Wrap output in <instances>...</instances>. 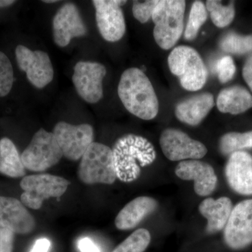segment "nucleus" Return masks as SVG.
<instances>
[{"instance_id":"nucleus-14","label":"nucleus","mask_w":252,"mask_h":252,"mask_svg":"<svg viewBox=\"0 0 252 252\" xmlns=\"http://www.w3.org/2000/svg\"><path fill=\"white\" fill-rule=\"evenodd\" d=\"M87 33V27L74 3H65L60 7L53 19V37L56 45L65 47L74 38Z\"/></svg>"},{"instance_id":"nucleus-24","label":"nucleus","mask_w":252,"mask_h":252,"mask_svg":"<svg viewBox=\"0 0 252 252\" xmlns=\"http://www.w3.org/2000/svg\"><path fill=\"white\" fill-rule=\"evenodd\" d=\"M206 8L210 13L212 23L217 27H226L234 19L235 11L233 1L228 5H223L220 1L208 0L207 1Z\"/></svg>"},{"instance_id":"nucleus-33","label":"nucleus","mask_w":252,"mask_h":252,"mask_svg":"<svg viewBox=\"0 0 252 252\" xmlns=\"http://www.w3.org/2000/svg\"><path fill=\"white\" fill-rule=\"evenodd\" d=\"M78 248L81 252H100L97 245L88 238L81 239L78 243Z\"/></svg>"},{"instance_id":"nucleus-21","label":"nucleus","mask_w":252,"mask_h":252,"mask_svg":"<svg viewBox=\"0 0 252 252\" xmlns=\"http://www.w3.org/2000/svg\"><path fill=\"white\" fill-rule=\"evenodd\" d=\"M219 111L224 114H242L252 107V95L241 86H232L223 89L217 99Z\"/></svg>"},{"instance_id":"nucleus-4","label":"nucleus","mask_w":252,"mask_h":252,"mask_svg":"<svg viewBox=\"0 0 252 252\" xmlns=\"http://www.w3.org/2000/svg\"><path fill=\"white\" fill-rule=\"evenodd\" d=\"M172 74L178 77L185 90L198 91L203 89L208 78V71L200 54L190 46H177L167 59Z\"/></svg>"},{"instance_id":"nucleus-12","label":"nucleus","mask_w":252,"mask_h":252,"mask_svg":"<svg viewBox=\"0 0 252 252\" xmlns=\"http://www.w3.org/2000/svg\"><path fill=\"white\" fill-rule=\"evenodd\" d=\"M223 239L228 248L243 250L252 243V199L237 204L224 229Z\"/></svg>"},{"instance_id":"nucleus-11","label":"nucleus","mask_w":252,"mask_h":252,"mask_svg":"<svg viewBox=\"0 0 252 252\" xmlns=\"http://www.w3.org/2000/svg\"><path fill=\"white\" fill-rule=\"evenodd\" d=\"M160 146L165 157L171 161L199 160L207 153V147L202 142L175 128L162 131Z\"/></svg>"},{"instance_id":"nucleus-10","label":"nucleus","mask_w":252,"mask_h":252,"mask_svg":"<svg viewBox=\"0 0 252 252\" xmlns=\"http://www.w3.org/2000/svg\"><path fill=\"white\" fill-rule=\"evenodd\" d=\"M107 69L98 63L80 61L74 66L72 77L77 94L88 103L95 104L103 97L104 78Z\"/></svg>"},{"instance_id":"nucleus-26","label":"nucleus","mask_w":252,"mask_h":252,"mask_svg":"<svg viewBox=\"0 0 252 252\" xmlns=\"http://www.w3.org/2000/svg\"><path fill=\"white\" fill-rule=\"evenodd\" d=\"M207 19V10L205 5L200 1H194L185 28V39L188 41L194 40L198 35L200 28L206 22Z\"/></svg>"},{"instance_id":"nucleus-7","label":"nucleus","mask_w":252,"mask_h":252,"mask_svg":"<svg viewBox=\"0 0 252 252\" xmlns=\"http://www.w3.org/2000/svg\"><path fill=\"white\" fill-rule=\"evenodd\" d=\"M70 182L63 177L39 174L27 176L21 180V202L25 206L39 210L44 200L51 198H59L67 190Z\"/></svg>"},{"instance_id":"nucleus-9","label":"nucleus","mask_w":252,"mask_h":252,"mask_svg":"<svg viewBox=\"0 0 252 252\" xmlns=\"http://www.w3.org/2000/svg\"><path fill=\"white\" fill-rule=\"evenodd\" d=\"M15 55L18 67L26 72L28 80L36 89H44L54 79V67L47 53L18 45Z\"/></svg>"},{"instance_id":"nucleus-19","label":"nucleus","mask_w":252,"mask_h":252,"mask_svg":"<svg viewBox=\"0 0 252 252\" xmlns=\"http://www.w3.org/2000/svg\"><path fill=\"white\" fill-rule=\"evenodd\" d=\"M158 203L155 199L149 196L137 197L131 200L119 212L115 219L117 229H133L141 222L153 213Z\"/></svg>"},{"instance_id":"nucleus-5","label":"nucleus","mask_w":252,"mask_h":252,"mask_svg":"<svg viewBox=\"0 0 252 252\" xmlns=\"http://www.w3.org/2000/svg\"><path fill=\"white\" fill-rule=\"evenodd\" d=\"M78 178L88 185H112L117 180L112 149L98 142L91 144L81 158Z\"/></svg>"},{"instance_id":"nucleus-16","label":"nucleus","mask_w":252,"mask_h":252,"mask_svg":"<svg viewBox=\"0 0 252 252\" xmlns=\"http://www.w3.org/2000/svg\"><path fill=\"white\" fill-rule=\"evenodd\" d=\"M35 220L22 202L10 197L0 196V228L12 230L15 234H29L35 228Z\"/></svg>"},{"instance_id":"nucleus-15","label":"nucleus","mask_w":252,"mask_h":252,"mask_svg":"<svg viewBox=\"0 0 252 252\" xmlns=\"http://www.w3.org/2000/svg\"><path fill=\"white\" fill-rule=\"evenodd\" d=\"M175 175L182 180L194 182V190L199 196L205 197L215 191L217 176L213 167L198 160L180 162L175 168Z\"/></svg>"},{"instance_id":"nucleus-30","label":"nucleus","mask_w":252,"mask_h":252,"mask_svg":"<svg viewBox=\"0 0 252 252\" xmlns=\"http://www.w3.org/2000/svg\"><path fill=\"white\" fill-rule=\"evenodd\" d=\"M216 72L219 80L222 84L231 80L236 72L233 59L229 56H225L219 60L216 64Z\"/></svg>"},{"instance_id":"nucleus-22","label":"nucleus","mask_w":252,"mask_h":252,"mask_svg":"<svg viewBox=\"0 0 252 252\" xmlns=\"http://www.w3.org/2000/svg\"><path fill=\"white\" fill-rule=\"evenodd\" d=\"M0 173L11 178L23 177L26 173L21 155L14 142L7 137L0 140Z\"/></svg>"},{"instance_id":"nucleus-32","label":"nucleus","mask_w":252,"mask_h":252,"mask_svg":"<svg viewBox=\"0 0 252 252\" xmlns=\"http://www.w3.org/2000/svg\"><path fill=\"white\" fill-rule=\"evenodd\" d=\"M243 76L245 82L252 91V54H250L244 64Z\"/></svg>"},{"instance_id":"nucleus-18","label":"nucleus","mask_w":252,"mask_h":252,"mask_svg":"<svg viewBox=\"0 0 252 252\" xmlns=\"http://www.w3.org/2000/svg\"><path fill=\"white\" fill-rule=\"evenodd\" d=\"M214 105V96L210 93L195 94L177 104L175 116L184 124L197 126L208 115Z\"/></svg>"},{"instance_id":"nucleus-6","label":"nucleus","mask_w":252,"mask_h":252,"mask_svg":"<svg viewBox=\"0 0 252 252\" xmlns=\"http://www.w3.org/2000/svg\"><path fill=\"white\" fill-rule=\"evenodd\" d=\"M63 157L53 132L39 129L33 135L27 148L21 154L26 169L32 172H44L57 165Z\"/></svg>"},{"instance_id":"nucleus-34","label":"nucleus","mask_w":252,"mask_h":252,"mask_svg":"<svg viewBox=\"0 0 252 252\" xmlns=\"http://www.w3.org/2000/svg\"><path fill=\"white\" fill-rule=\"evenodd\" d=\"M51 247V242L46 238L36 240L31 252H48Z\"/></svg>"},{"instance_id":"nucleus-27","label":"nucleus","mask_w":252,"mask_h":252,"mask_svg":"<svg viewBox=\"0 0 252 252\" xmlns=\"http://www.w3.org/2000/svg\"><path fill=\"white\" fill-rule=\"evenodd\" d=\"M151 242L148 230L139 228L122 242L112 252H144Z\"/></svg>"},{"instance_id":"nucleus-17","label":"nucleus","mask_w":252,"mask_h":252,"mask_svg":"<svg viewBox=\"0 0 252 252\" xmlns=\"http://www.w3.org/2000/svg\"><path fill=\"white\" fill-rule=\"evenodd\" d=\"M225 175L230 188L240 195H252V157L246 152L230 155Z\"/></svg>"},{"instance_id":"nucleus-23","label":"nucleus","mask_w":252,"mask_h":252,"mask_svg":"<svg viewBox=\"0 0 252 252\" xmlns=\"http://www.w3.org/2000/svg\"><path fill=\"white\" fill-rule=\"evenodd\" d=\"M220 150L223 155H231L244 149L252 148V131L243 132H228L220 137Z\"/></svg>"},{"instance_id":"nucleus-29","label":"nucleus","mask_w":252,"mask_h":252,"mask_svg":"<svg viewBox=\"0 0 252 252\" xmlns=\"http://www.w3.org/2000/svg\"><path fill=\"white\" fill-rule=\"evenodd\" d=\"M159 0H149V1H133L132 14L134 17L141 23L148 22L152 18L154 10L158 3Z\"/></svg>"},{"instance_id":"nucleus-1","label":"nucleus","mask_w":252,"mask_h":252,"mask_svg":"<svg viewBox=\"0 0 252 252\" xmlns=\"http://www.w3.org/2000/svg\"><path fill=\"white\" fill-rule=\"evenodd\" d=\"M118 94L125 108L139 119L152 120L158 115V99L152 83L142 69L129 68L123 72Z\"/></svg>"},{"instance_id":"nucleus-31","label":"nucleus","mask_w":252,"mask_h":252,"mask_svg":"<svg viewBox=\"0 0 252 252\" xmlns=\"http://www.w3.org/2000/svg\"><path fill=\"white\" fill-rule=\"evenodd\" d=\"M15 233L6 228H0V252H13Z\"/></svg>"},{"instance_id":"nucleus-8","label":"nucleus","mask_w":252,"mask_h":252,"mask_svg":"<svg viewBox=\"0 0 252 252\" xmlns=\"http://www.w3.org/2000/svg\"><path fill=\"white\" fill-rule=\"evenodd\" d=\"M52 132L63 157L72 161L81 160L86 150L94 142V127L87 124L72 125L67 122H59Z\"/></svg>"},{"instance_id":"nucleus-36","label":"nucleus","mask_w":252,"mask_h":252,"mask_svg":"<svg viewBox=\"0 0 252 252\" xmlns=\"http://www.w3.org/2000/svg\"><path fill=\"white\" fill-rule=\"evenodd\" d=\"M43 2L46 3V4H52V3H56L58 2L57 0H44L42 1Z\"/></svg>"},{"instance_id":"nucleus-35","label":"nucleus","mask_w":252,"mask_h":252,"mask_svg":"<svg viewBox=\"0 0 252 252\" xmlns=\"http://www.w3.org/2000/svg\"><path fill=\"white\" fill-rule=\"evenodd\" d=\"M16 2L14 0H0V8L7 7Z\"/></svg>"},{"instance_id":"nucleus-3","label":"nucleus","mask_w":252,"mask_h":252,"mask_svg":"<svg viewBox=\"0 0 252 252\" xmlns=\"http://www.w3.org/2000/svg\"><path fill=\"white\" fill-rule=\"evenodd\" d=\"M186 1L183 0H159L152 14L155 24L154 37L162 49H171L180 39L184 31Z\"/></svg>"},{"instance_id":"nucleus-20","label":"nucleus","mask_w":252,"mask_h":252,"mask_svg":"<svg viewBox=\"0 0 252 252\" xmlns=\"http://www.w3.org/2000/svg\"><path fill=\"white\" fill-rule=\"evenodd\" d=\"M199 212L207 220L206 231L215 234L224 229L233 210V203L228 197L207 198L199 205Z\"/></svg>"},{"instance_id":"nucleus-13","label":"nucleus","mask_w":252,"mask_h":252,"mask_svg":"<svg viewBox=\"0 0 252 252\" xmlns=\"http://www.w3.org/2000/svg\"><path fill=\"white\" fill-rule=\"evenodd\" d=\"M95 20L99 34L104 40L116 42L125 34L126 25L122 6L127 1L94 0Z\"/></svg>"},{"instance_id":"nucleus-2","label":"nucleus","mask_w":252,"mask_h":252,"mask_svg":"<svg viewBox=\"0 0 252 252\" xmlns=\"http://www.w3.org/2000/svg\"><path fill=\"white\" fill-rule=\"evenodd\" d=\"M112 149L117 179L124 183L137 180L142 169L157 158L153 144L145 137L135 134L122 136Z\"/></svg>"},{"instance_id":"nucleus-25","label":"nucleus","mask_w":252,"mask_h":252,"mask_svg":"<svg viewBox=\"0 0 252 252\" xmlns=\"http://www.w3.org/2000/svg\"><path fill=\"white\" fill-rule=\"evenodd\" d=\"M220 48L225 53L245 55L252 51V35H240L229 32L220 39Z\"/></svg>"},{"instance_id":"nucleus-28","label":"nucleus","mask_w":252,"mask_h":252,"mask_svg":"<svg viewBox=\"0 0 252 252\" xmlns=\"http://www.w3.org/2000/svg\"><path fill=\"white\" fill-rule=\"evenodd\" d=\"M14 81L12 64L6 54L0 51V97L11 92Z\"/></svg>"}]
</instances>
